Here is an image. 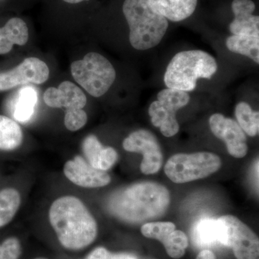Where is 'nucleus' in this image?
Segmentation results:
<instances>
[{
	"instance_id": "10",
	"label": "nucleus",
	"mask_w": 259,
	"mask_h": 259,
	"mask_svg": "<svg viewBox=\"0 0 259 259\" xmlns=\"http://www.w3.org/2000/svg\"><path fill=\"white\" fill-rule=\"evenodd\" d=\"M49 77L47 64L37 58L29 57L10 71L0 73V91L28 83L40 84Z\"/></svg>"
},
{
	"instance_id": "6",
	"label": "nucleus",
	"mask_w": 259,
	"mask_h": 259,
	"mask_svg": "<svg viewBox=\"0 0 259 259\" xmlns=\"http://www.w3.org/2000/svg\"><path fill=\"white\" fill-rule=\"evenodd\" d=\"M221 165V158L214 153H178L168 160L164 171L172 182L184 184L206 178L218 171Z\"/></svg>"
},
{
	"instance_id": "22",
	"label": "nucleus",
	"mask_w": 259,
	"mask_h": 259,
	"mask_svg": "<svg viewBox=\"0 0 259 259\" xmlns=\"http://www.w3.org/2000/svg\"><path fill=\"white\" fill-rule=\"evenodd\" d=\"M20 193L13 188L0 191V227L13 219L20 205Z\"/></svg>"
},
{
	"instance_id": "27",
	"label": "nucleus",
	"mask_w": 259,
	"mask_h": 259,
	"mask_svg": "<svg viewBox=\"0 0 259 259\" xmlns=\"http://www.w3.org/2000/svg\"><path fill=\"white\" fill-rule=\"evenodd\" d=\"M20 253L21 246L16 238H8L0 245V259H18Z\"/></svg>"
},
{
	"instance_id": "9",
	"label": "nucleus",
	"mask_w": 259,
	"mask_h": 259,
	"mask_svg": "<svg viewBox=\"0 0 259 259\" xmlns=\"http://www.w3.org/2000/svg\"><path fill=\"white\" fill-rule=\"evenodd\" d=\"M227 231V247L233 250L237 259H256L259 254V241L254 232L233 215L220 218Z\"/></svg>"
},
{
	"instance_id": "14",
	"label": "nucleus",
	"mask_w": 259,
	"mask_h": 259,
	"mask_svg": "<svg viewBox=\"0 0 259 259\" xmlns=\"http://www.w3.org/2000/svg\"><path fill=\"white\" fill-rule=\"evenodd\" d=\"M192 243L199 248L227 246V231L221 219L203 218L194 225L192 232Z\"/></svg>"
},
{
	"instance_id": "19",
	"label": "nucleus",
	"mask_w": 259,
	"mask_h": 259,
	"mask_svg": "<svg viewBox=\"0 0 259 259\" xmlns=\"http://www.w3.org/2000/svg\"><path fill=\"white\" fill-rule=\"evenodd\" d=\"M28 37V28L25 21L19 18L10 19L0 28V54H8L14 45H25Z\"/></svg>"
},
{
	"instance_id": "17",
	"label": "nucleus",
	"mask_w": 259,
	"mask_h": 259,
	"mask_svg": "<svg viewBox=\"0 0 259 259\" xmlns=\"http://www.w3.org/2000/svg\"><path fill=\"white\" fill-rule=\"evenodd\" d=\"M37 102L36 90L33 87H23L8 103V110L15 121L25 123L30 121L35 113Z\"/></svg>"
},
{
	"instance_id": "3",
	"label": "nucleus",
	"mask_w": 259,
	"mask_h": 259,
	"mask_svg": "<svg viewBox=\"0 0 259 259\" xmlns=\"http://www.w3.org/2000/svg\"><path fill=\"white\" fill-rule=\"evenodd\" d=\"M122 11L130 28L131 46L140 51L156 47L168 27L167 19L158 14L147 0H125Z\"/></svg>"
},
{
	"instance_id": "2",
	"label": "nucleus",
	"mask_w": 259,
	"mask_h": 259,
	"mask_svg": "<svg viewBox=\"0 0 259 259\" xmlns=\"http://www.w3.org/2000/svg\"><path fill=\"white\" fill-rule=\"evenodd\" d=\"M49 220L58 239L68 249H81L96 238L95 218L83 202L73 196L54 201L49 210Z\"/></svg>"
},
{
	"instance_id": "15",
	"label": "nucleus",
	"mask_w": 259,
	"mask_h": 259,
	"mask_svg": "<svg viewBox=\"0 0 259 259\" xmlns=\"http://www.w3.org/2000/svg\"><path fill=\"white\" fill-rule=\"evenodd\" d=\"M255 5L252 0H233L232 10L235 18L230 25L233 35L259 37V18L253 15Z\"/></svg>"
},
{
	"instance_id": "23",
	"label": "nucleus",
	"mask_w": 259,
	"mask_h": 259,
	"mask_svg": "<svg viewBox=\"0 0 259 259\" xmlns=\"http://www.w3.org/2000/svg\"><path fill=\"white\" fill-rule=\"evenodd\" d=\"M235 113L238 124L243 132L250 137H254L258 134V111H253L248 103L242 102L236 105Z\"/></svg>"
},
{
	"instance_id": "20",
	"label": "nucleus",
	"mask_w": 259,
	"mask_h": 259,
	"mask_svg": "<svg viewBox=\"0 0 259 259\" xmlns=\"http://www.w3.org/2000/svg\"><path fill=\"white\" fill-rule=\"evenodd\" d=\"M23 131L16 121L0 115V150L13 151L22 144Z\"/></svg>"
},
{
	"instance_id": "1",
	"label": "nucleus",
	"mask_w": 259,
	"mask_h": 259,
	"mask_svg": "<svg viewBox=\"0 0 259 259\" xmlns=\"http://www.w3.org/2000/svg\"><path fill=\"white\" fill-rule=\"evenodd\" d=\"M170 203L166 187L151 182H140L116 192L108 201L112 214L130 223H139L160 217Z\"/></svg>"
},
{
	"instance_id": "11",
	"label": "nucleus",
	"mask_w": 259,
	"mask_h": 259,
	"mask_svg": "<svg viewBox=\"0 0 259 259\" xmlns=\"http://www.w3.org/2000/svg\"><path fill=\"white\" fill-rule=\"evenodd\" d=\"M209 123L212 134L226 143L228 153L232 156L241 158L246 156V136L236 121L216 113L209 117Z\"/></svg>"
},
{
	"instance_id": "4",
	"label": "nucleus",
	"mask_w": 259,
	"mask_h": 259,
	"mask_svg": "<svg viewBox=\"0 0 259 259\" xmlns=\"http://www.w3.org/2000/svg\"><path fill=\"white\" fill-rule=\"evenodd\" d=\"M218 70L217 61L200 50L178 53L170 61L164 74L166 87L184 92L193 91L200 78L211 79Z\"/></svg>"
},
{
	"instance_id": "13",
	"label": "nucleus",
	"mask_w": 259,
	"mask_h": 259,
	"mask_svg": "<svg viewBox=\"0 0 259 259\" xmlns=\"http://www.w3.org/2000/svg\"><path fill=\"white\" fill-rule=\"evenodd\" d=\"M44 100L48 106L64 107L66 111L83 109L87 104V97L82 90L69 81H63L59 88L48 89L44 93Z\"/></svg>"
},
{
	"instance_id": "5",
	"label": "nucleus",
	"mask_w": 259,
	"mask_h": 259,
	"mask_svg": "<svg viewBox=\"0 0 259 259\" xmlns=\"http://www.w3.org/2000/svg\"><path fill=\"white\" fill-rule=\"evenodd\" d=\"M71 71L75 81L95 97L105 95L116 78V71L111 63L95 52L89 53L82 60L73 62Z\"/></svg>"
},
{
	"instance_id": "16",
	"label": "nucleus",
	"mask_w": 259,
	"mask_h": 259,
	"mask_svg": "<svg viewBox=\"0 0 259 259\" xmlns=\"http://www.w3.org/2000/svg\"><path fill=\"white\" fill-rule=\"evenodd\" d=\"M83 151L88 163L97 169L106 171L117 161L118 155L112 147H105L96 136L90 135L83 141Z\"/></svg>"
},
{
	"instance_id": "8",
	"label": "nucleus",
	"mask_w": 259,
	"mask_h": 259,
	"mask_svg": "<svg viewBox=\"0 0 259 259\" xmlns=\"http://www.w3.org/2000/svg\"><path fill=\"white\" fill-rule=\"evenodd\" d=\"M128 152L143 153L141 171L144 175H154L161 169L163 158L156 136L147 130H139L129 135L122 144Z\"/></svg>"
},
{
	"instance_id": "18",
	"label": "nucleus",
	"mask_w": 259,
	"mask_h": 259,
	"mask_svg": "<svg viewBox=\"0 0 259 259\" xmlns=\"http://www.w3.org/2000/svg\"><path fill=\"white\" fill-rule=\"evenodd\" d=\"M158 14L172 22H180L193 14L197 0H147Z\"/></svg>"
},
{
	"instance_id": "28",
	"label": "nucleus",
	"mask_w": 259,
	"mask_h": 259,
	"mask_svg": "<svg viewBox=\"0 0 259 259\" xmlns=\"http://www.w3.org/2000/svg\"><path fill=\"white\" fill-rule=\"evenodd\" d=\"M87 259H137V257L130 253H110L105 248L100 247L94 250Z\"/></svg>"
},
{
	"instance_id": "31",
	"label": "nucleus",
	"mask_w": 259,
	"mask_h": 259,
	"mask_svg": "<svg viewBox=\"0 0 259 259\" xmlns=\"http://www.w3.org/2000/svg\"><path fill=\"white\" fill-rule=\"evenodd\" d=\"M35 259H47V258H35Z\"/></svg>"
},
{
	"instance_id": "7",
	"label": "nucleus",
	"mask_w": 259,
	"mask_h": 259,
	"mask_svg": "<svg viewBox=\"0 0 259 259\" xmlns=\"http://www.w3.org/2000/svg\"><path fill=\"white\" fill-rule=\"evenodd\" d=\"M187 92L165 89L158 94L157 100L151 103L148 114L155 127H159L166 137H172L180 131L176 112L190 102Z\"/></svg>"
},
{
	"instance_id": "12",
	"label": "nucleus",
	"mask_w": 259,
	"mask_h": 259,
	"mask_svg": "<svg viewBox=\"0 0 259 259\" xmlns=\"http://www.w3.org/2000/svg\"><path fill=\"white\" fill-rule=\"evenodd\" d=\"M64 172L65 176L71 182L85 188L105 187L111 182V178L106 171L94 168L79 156L66 162Z\"/></svg>"
},
{
	"instance_id": "25",
	"label": "nucleus",
	"mask_w": 259,
	"mask_h": 259,
	"mask_svg": "<svg viewBox=\"0 0 259 259\" xmlns=\"http://www.w3.org/2000/svg\"><path fill=\"white\" fill-rule=\"evenodd\" d=\"M176 230V226L171 222H153L141 227V233L145 237L158 240L163 243L168 236Z\"/></svg>"
},
{
	"instance_id": "26",
	"label": "nucleus",
	"mask_w": 259,
	"mask_h": 259,
	"mask_svg": "<svg viewBox=\"0 0 259 259\" xmlns=\"http://www.w3.org/2000/svg\"><path fill=\"white\" fill-rule=\"evenodd\" d=\"M87 122H88V115L82 109L66 111L64 125L69 131H79L86 125Z\"/></svg>"
},
{
	"instance_id": "29",
	"label": "nucleus",
	"mask_w": 259,
	"mask_h": 259,
	"mask_svg": "<svg viewBox=\"0 0 259 259\" xmlns=\"http://www.w3.org/2000/svg\"><path fill=\"white\" fill-rule=\"evenodd\" d=\"M196 259H216V257L212 250L204 249L199 253Z\"/></svg>"
},
{
	"instance_id": "21",
	"label": "nucleus",
	"mask_w": 259,
	"mask_h": 259,
	"mask_svg": "<svg viewBox=\"0 0 259 259\" xmlns=\"http://www.w3.org/2000/svg\"><path fill=\"white\" fill-rule=\"evenodd\" d=\"M226 47L232 52L247 56L259 64V37L233 35L226 40Z\"/></svg>"
},
{
	"instance_id": "24",
	"label": "nucleus",
	"mask_w": 259,
	"mask_h": 259,
	"mask_svg": "<svg viewBox=\"0 0 259 259\" xmlns=\"http://www.w3.org/2000/svg\"><path fill=\"white\" fill-rule=\"evenodd\" d=\"M162 244L170 257L178 259L185 254L189 245L188 238L184 232L175 230Z\"/></svg>"
},
{
	"instance_id": "30",
	"label": "nucleus",
	"mask_w": 259,
	"mask_h": 259,
	"mask_svg": "<svg viewBox=\"0 0 259 259\" xmlns=\"http://www.w3.org/2000/svg\"><path fill=\"white\" fill-rule=\"evenodd\" d=\"M63 1L69 3V4H77V3H81V2L89 1V0H63Z\"/></svg>"
}]
</instances>
